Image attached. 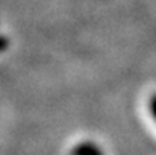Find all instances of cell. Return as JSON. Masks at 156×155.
<instances>
[{"label":"cell","instance_id":"2","mask_svg":"<svg viewBox=\"0 0 156 155\" xmlns=\"http://www.w3.org/2000/svg\"><path fill=\"white\" fill-rule=\"evenodd\" d=\"M152 113H153V116H155V119H156V98L153 99V102H152Z\"/></svg>","mask_w":156,"mask_h":155},{"label":"cell","instance_id":"1","mask_svg":"<svg viewBox=\"0 0 156 155\" xmlns=\"http://www.w3.org/2000/svg\"><path fill=\"white\" fill-rule=\"evenodd\" d=\"M74 155H100V152L93 145H82L80 148L76 149V154Z\"/></svg>","mask_w":156,"mask_h":155}]
</instances>
